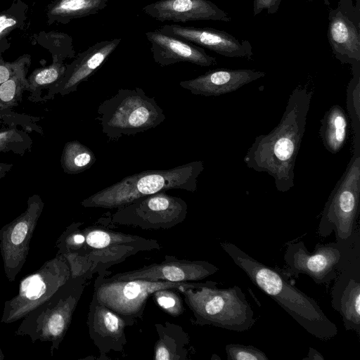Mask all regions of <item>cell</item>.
Returning <instances> with one entry per match:
<instances>
[{"label":"cell","instance_id":"8","mask_svg":"<svg viewBox=\"0 0 360 360\" xmlns=\"http://www.w3.org/2000/svg\"><path fill=\"white\" fill-rule=\"evenodd\" d=\"M187 212L182 198L162 191L117 207L109 219L112 223L143 229H167L181 223Z\"/></svg>","mask_w":360,"mask_h":360},{"label":"cell","instance_id":"22","mask_svg":"<svg viewBox=\"0 0 360 360\" xmlns=\"http://www.w3.org/2000/svg\"><path fill=\"white\" fill-rule=\"evenodd\" d=\"M65 70L66 64L58 59H53L49 66L34 70L27 78L31 94L29 99L33 102L42 101L40 96L42 91L56 85L63 79Z\"/></svg>","mask_w":360,"mask_h":360},{"label":"cell","instance_id":"32","mask_svg":"<svg viewBox=\"0 0 360 360\" xmlns=\"http://www.w3.org/2000/svg\"><path fill=\"white\" fill-rule=\"evenodd\" d=\"M172 340L169 341L165 336L159 339L154 349V359H180L177 354L176 343L174 340L172 342Z\"/></svg>","mask_w":360,"mask_h":360},{"label":"cell","instance_id":"28","mask_svg":"<svg viewBox=\"0 0 360 360\" xmlns=\"http://www.w3.org/2000/svg\"><path fill=\"white\" fill-rule=\"evenodd\" d=\"M32 145L31 138L23 130L15 127L0 130V153L12 152L23 155Z\"/></svg>","mask_w":360,"mask_h":360},{"label":"cell","instance_id":"34","mask_svg":"<svg viewBox=\"0 0 360 360\" xmlns=\"http://www.w3.org/2000/svg\"><path fill=\"white\" fill-rule=\"evenodd\" d=\"M282 0H254L253 16L255 17L264 10L269 14L277 12Z\"/></svg>","mask_w":360,"mask_h":360},{"label":"cell","instance_id":"19","mask_svg":"<svg viewBox=\"0 0 360 360\" xmlns=\"http://www.w3.org/2000/svg\"><path fill=\"white\" fill-rule=\"evenodd\" d=\"M107 3L108 0H54L46 8L48 25L67 24L73 19L96 14Z\"/></svg>","mask_w":360,"mask_h":360},{"label":"cell","instance_id":"2","mask_svg":"<svg viewBox=\"0 0 360 360\" xmlns=\"http://www.w3.org/2000/svg\"><path fill=\"white\" fill-rule=\"evenodd\" d=\"M220 245L255 285L272 298L309 333L324 341L338 335V327L318 303L294 286L283 272L261 263L231 243L220 242Z\"/></svg>","mask_w":360,"mask_h":360},{"label":"cell","instance_id":"9","mask_svg":"<svg viewBox=\"0 0 360 360\" xmlns=\"http://www.w3.org/2000/svg\"><path fill=\"white\" fill-rule=\"evenodd\" d=\"M354 236V233L347 242L317 243L311 252L302 241L288 243L284 260L289 274L296 277L300 274H305L316 284L331 282L349 251Z\"/></svg>","mask_w":360,"mask_h":360},{"label":"cell","instance_id":"41","mask_svg":"<svg viewBox=\"0 0 360 360\" xmlns=\"http://www.w3.org/2000/svg\"><path fill=\"white\" fill-rule=\"evenodd\" d=\"M1 53H1V52H0V57H1Z\"/></svg>","mask_w":360,"mask_h":360},{"label":"cell","instance_id":"4","mask_svg":"<svg viewBox=\"0 0 360 360\" xmlns=\"http://www.w3.org/2000/svg\"><path fill=\"white\" fill-rule=\"evenodd\" d=\"M208 281L197 288L179 290L199 325L244 332L255 323L254 311L240 287L221 289Z\"/></svg>","mask_w":360,"mask_h":360},{"label":"cell","instance_id":"14","mask_svg":"<svg viewBox=\"0 0 360 360\" xmlns=\"http://www.w3.org/2000/svg\"><path fill=\"white\" fill-rule=\"evenodd\" d=\"M142 11L162 22L195 20L229 22L231 20L226 11L209 0H159L145 6Z\"/></svg>","mask_w":360,"mask_h":360},{"label":"cell","instance_id":"7","mask_svg":"<svg viewBox=\"0 0 360 360\" xmlns=\"http://www.w3.org/2000/svg\"><path fill=\"white\" fill-rule=\"evenodd\" d=\"M202 283L104 279L96 288L94 296L98 302L122 317L127 324H132L135 319L141 317L147 299L155 291L165 288L181 290L197 288Z\"/></svg>","mask_w":360,"mask_h":360},{"label":"cell","instance_id":"12","mask_svg":"<svg viewBox=\"0 0 360 360\" xmlns=\"http://www.w3.org/2000/svg\"><path fill=\"white\" fill-rule=\"evenodd\" d=\"M160 32L178 37L219 55L230 58H250L252 46L248 41H239L232 34L212 27H195L177 24L165 25Z\"/></svg>","mask_w":360,"mask_h":360},{"label":"cell","instance_id":"27","mask_svg":"<svg viewBox=\"0 0 360 360\" xmlns=\"http://www.w3.org/2000/svg\"><path fill=\"white\" fill-rule=\"evenodd\" d=\"M25 68L0 84V106L3 108L18 105L25 91H29Z\"/></svg>","mask_w":360,"mask_h":360},{"label":"cell","instance_id":"5","mask_svg":"<svg viewBox=\"0 0 360 360\" xmlns=\"http://www.w3.org/2000/svg\"><path fill=\"white\" fill-rule=\"evenodd\" d=\"M97 112L102 131L111 141L155 128L166 119L154 98L140 87L119 89L99 105Z\"/></svg>","mask_w":360,"mask_h":360},{"label":"cell","instance_id":"17","mask_svg":"<svg viewBox=\"0 0 360 360\" xmlns=\"http://www.w3.org/2000/svg\"><path fill=\"white\" fill-rule=\"evenodd\" d=\"M328 39L335 57L352 65L360 63L359 22L340 8L329 15Z\"/></svg>","mask_w":360,"mask_h":360},{"label":"cell","instance_id":"21","mask_svg":"<svg viewBox=\"0 0 360 360\" xmlns=\"http://www.w3.org/2000/svg\"><path fill=\"white\" fill-rule=\"evenodd\" d=\"M84 241L90 250H99L120 245H141L148 250L160 249V245L155 240H147L137 236L114 232L100 228L90 227L86 232Z\"/></svg>","mask_w":360,"mask_h":360},{"label":"cell","instance_id":"13","mask_svg":"<svg viewBox=\"0 0 360 360\" xmlns=\"http://www.w3.org/2000/svg\"><path fill=\"white\" fill-rule=\"evenodd\" d=\"M120 42V38L101 41L79 53L70 64L66 65L63 79L48 90L44 100L51 99L58 94L65 96L77 91L79 84L94 74Z\"/></svg>","mask_w":360,"mask_h":360},{"label":"cell","instance_id":"15","mask_svg":"<svg viewBox=\"0 0 360 360\" xmlns=\"http://www.w3.org/2000/svg\"><path fill=\"white\" fill-rule=\"evenodd\" d=\"M151 44L150 51L156 63L162 67L180 62L191 63L202 67L217 64L214 57L204 49L178 37L168 35L158 30L146 32Z\"/></svg>","mask_w":360,"mask_h":360},{"label":"cell","instance_id":"23","mask_svg":"<svg viewBox=\"0 0 360 360\" xmlns=\"http://www.w3.org/2000/svg\"><path fill=\"white\" fill-rule=\"evenodd\" d=\"M96 160V156L89 148L75 140L65 144L60 164L65 173L76 174L89 169Z\"/></svg>","mask_w":360,"mask_h":360},{"label":"cell","instance_id":"10","mask_svg":"<svg viewBox=\"0 0 360 360\" xmlns=\"http://www.w3.org/2000/svg\"><path fill=\"white\" fill-rule=\"evenodd\" d=\"M359 230L331 290V304L342 317L347 330L360 335V239Z\"/></svg>","mask_w":360,"mask_h":360},{"label":"cell","instance_id":"16","mask_svg":"<svg viewBox=\"0 0 360 360\" xmlns=\"http://www.w3.org/2000/svg\"><path fill=\"white\" fill-rule=\"evenodd\" d=\"M265 72L251 69H215L179 85L195 95L217 96L233 92L243 86L264 77Z\"/></svg>","mask_w":360,"mask_h":360},{"label":"cell","instance_id":"11","mask_svg":"<svg viewBox=\"0 0 360 360\" xmlns=\"http://www.w3.org/2000/svg\"><path fill=\"white\" fill-rule=\"evenodd\" d=\"M159 264L113 275L107 281L143 279L155 281L195 282L219 271V268L206 261H189L166 256Z\"/></svg>","mask_w":360,"mask_h":360},{"label":"cell","instance_id":"3","mask_svg":"<svg viewBox=\"0 0 360 360\" xmlns=\"http://www.w3.org/2000/svg\"><path fill=\"white\" fill-rule=\"evenodd\" d=\"M203 161L195 160L169 169H150L125 176L121 181L92 194L82 202L86 207L112 209L171 189L197 190Z\"/></svg>","mask_w":360,"mask_h":360},{"label":"cell","instance_id":"30","mask_svg":"<svg viewBox=\"0 0 360 360\" xmlns=\"http://www.w3.org/2000/svg\"><path fill=\"white\" fill-rule=\"evenodd\" d=\"M228 360H268L264 352L252 345L231 343L225 347Z\"/></svg>","mask_w":360,"mask_h":360},{"label":"cell","instance_id":"38","mask_svg":"<svg viewBox=\"0 0 360 360\" xmlns=\"http://www.w3.org/2000/svg\"><path fill=\"white\" fill-rule=\"evenodd\" d=\"M13 165L0 162V179L4 177L11 169Z\"/></svg>","mask_w":360,"mask_h":360},{"label":"cell","instance_id":"37","mask_svg":"<svg viewBox=\"0 0 360 360\" xmlns=\"http://www.w3.org/2000/svg\"><path fill=\"white\" fill-rule=\"evenodd\" d=\"M304 360H323L324 357L322 356L321 353H319L316 349L309 347V353L307 356L303 359Z\"/></svg>","mask_w":360,"mask_h":360},{"label":"cell","instance_id":"6","mask_svg":"<svg viewBox=\"0 0 360 360\" xmlns=\"http://www.w3.org/2000/svg\"><path fill=\"white\" fill-rule=\"evenodd\" d=\"M360 200V141L326 201L318 228L320 236L335 233L336 241L347 242L356 231Z\"/></svg>","mask_w":360,"mask_h":360},{"label":"cell","instance_id":"24","mask_svg":"<svg viewBox=\"0 0 360 360\" xmlns=\"http://www.w3.org/2000/svg\"><path fill=\"white\" fill-rule=\"evenodd\" d=\"M28 5L22 0H14L7 9L0 12V52L8 50L11 44L8 36L16 29H22L27 19Z\"/></svg>","mask_w":360,"mask_h":360},{"label":"cell","instance_id":"35","mask_svg":"<svg viewBox=\"0 0 360 360\" xmlns=\"http://www.w3.org/2000/svg\"><path fill=\"white\" fill-rule=\"evenodd\" d=\"M65 326V320L63 314H54L51 316L48 323V328L51 335L58 336L60 335Z\"/></svg>","mask_w":360,"mask_h":360},{"label":"cell","instance_id":"20","mask_svg":"<svg viewBox=\"0 0 360 360\" xmlns=\"http://www.w3.org/2000/svg\"><path fill=\"white\" fill-rule=\"evenodd\" d=\"M348 118L339 105H332L321 120L320 136L325 148L332 154L338 153L344 146L348 133Z\"/></svg>","mask_w":360,"mask_h":360},{"label":"cell","instance_id":"25","mask_svg":"<svg viewBox=\"0 0 360 360\" xmlns=\"http://www.w3.org/2000/svg\"><path fill=\"white\" fill-rule=\"evenodd\" d=\"M37 43L49 50L52 59L64 60L75 57L72 37L64 32L51 31L41 32L37 36Z\"/></svg>","mask_w":360,"mask_h":360},{"label":"cell","instance_id":"33","mask_svg":"<svg viewBox=\"0 0 360 360\" xmlns=\"http://www.w3.org/2000/svg\"><path fill=\"white\" fill-rule=\"evenodd\" d=\"M22 292L30 300L39 298L45 291V284L38 275L25 279L21 284Z\"/></svg>","mask_w":360,"mask_h":360},{"label":"cell","instance_id":"26","mask_svg":"<svg viewBox=\"0 0 360 360\" xmlns=\"http://www.w3.org/2000/svg\"><path fill=\"white\" fill-rule=\"evenodd\" d=\"M346 103L354 141H360V63L352 65V77L347 85Z\"/></svg>","mask_w":360,"mask_h":360},{"label":"cell","instance_id":"39","mask_svg":"<svg viewBox=\"0 0 360 360\" xmlns=\"http://www.w3.org/2000/svg\"><path fill=\"white\" fill-rule=\"evenodd\" d=\"M74 241L77 244H82L84 241V237L83 235L77 234L74 236Z\"/></svg>","mask_w":360,"mask_h":360},{"label":"cell","instance_id":"31","mask_svg":"<svg viewBox=\"0 0 360 360\" xmlns=\"http://www.w3.org/2000/svg\"><path fill=\"white\" fill-rule=\"evenodd\" d=\"M30 63V56L29 55H23L12 63L4 62L0 57V84L19 71L28 68Z\"/></svg>","mask_w":360,"mask_h":360},{"label":"cell","instance_id":"36","mask_svg":"<svg viewBox=\"0 0 360 360\" xmlns=\"http://www.w3.org/2000/svg\"><path fill=\"white\" fill-rule=\"evenodd\" d=\"M27 224L25 221H20L18 222L13 229V231L11 233V240L12 243L15 245H18L21 243L27 233Z\"/></svg>","mask_w":360,"mask_h":360},{"label":"cell","instance_id":"40","mask_svg":"<svg viewBox=\"0 0 360 360\" xmlns=\"http://www.w3.org/2000/svg\"><path fill=\"white\" fill-rule=\"evenodd\" d=\"M1 118H2V115L0 114V120H1Z\"/></svg>","mask_w":360,"mask_h":360},{"label":"cell","instance_id":"18","mask_svg":"<svg viewBox=\"0 0 360 360\" xmlns=\"http://www.w3.org/2000/svg\"><path fill=\"white\" fill-rule=\"evenodd\" d=\"M90 335L94 343L103 352L121 349L126 343L124 319L119 314L98 302L95 297L90 307Z\"/></svg>","mask_w":360,"mask_h":360},{"label":"cell","instance_id":"29","mask_svg":"<svg viewBox=\"0 0 360 360\" xmlns=\"http://www.w3.org/2000/svg\"><path fill=\"white\" fill-rule=\"evenodd\" d=\"M178 290L160 289L153 293L158 304L168 314L176 317L184 311L183 301L177 293Z\"/></svg>","mask_w":360,"mask_h":360},{"label":"cell","instance_id":"1","mask_svg":"<svg viewBox=\"0 0 360 360\" xmlns=\"http://www.w3.org/2000/svg\"><path fill=\"white\" fill-rule=\"evenodd\" d=\"M312 95L313 91L306 86L295 87L278 125L269 133L257 136L243 158L248 168L272 176L280 192H287L294 186L295 164Z\"/></svg>","mask_w":360,"mask_h":360}]
</instances>
